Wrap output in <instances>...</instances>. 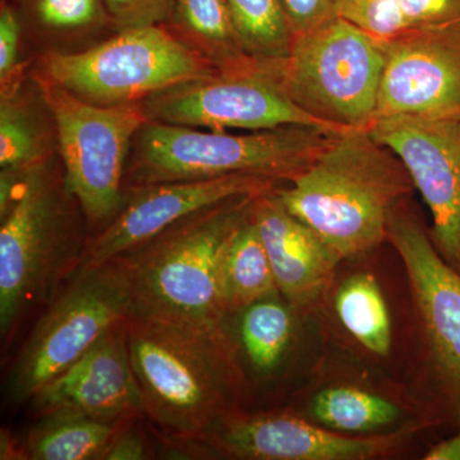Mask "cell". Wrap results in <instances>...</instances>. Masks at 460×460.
I'll use <instances>...</instances> for the list:
<instances>
[{"instance_id": "obj_8", "label": "cell", "mask_w": 460, "mask_h": 460, "mask_svg": "<svg viewBox=\"0 0 460 460\" xmlns=\"http://www.w3.org/2000/svg\"><path fill=\"white\" fill-rule=\"evenodd\" d=\"M53 117L66 190L91 226H105L124 198V174L136 133L147 122L141 104H91L36 75Z\"/></svg>"}, {"instance_id": "obj_20", "label": "cell", "mask_w": 460, "mask_h": 460, "mask_svg": "<svg viewBox=\"0 0 460 460\" xmlns=\"http://www.w3.org/2000/svg\"><path fill=\"white\" fill-rule=\"evenodd\" d=\"M41 419L22 445L25 459H102L115 435L133 420H107L68 413Z\"/></svg>"}, {"instance_id": "obj_27", "label": "cell", "mask_w": 460, "mask_h": 460, "mask_svg": "<svg viewBox=\"0 0 460 460\" xmlns=\"http://www.w3.org/2000/svg\"><path fill=\"white\" fill-rule=\"evenodd\" d=\"M338 17L361 27L381 41L407 32L399 0H335Z\"/></svg>"}, {"instance_id": "obj_19", "label": "cell", "mask_w": 460, "mask_h": 460, "mask_svg": "<svg viewBox=\"0 0 460 460\" xmlns=\"http://www.w3.org/2000/svg\"><path fill=\"white\" fill-rule=\"evenodd\" d=\"M165 26L217 69L252 58L241 47L226 0H174Z\"/></svg>"}, {"instance_id": "obj_5", "label": "cell", "mask_w": 460, "mask_h": 460, "mask_svg": "<svg viewBox=\"0 0 460 460\" xmlns=\"http://www.w3.org/2000/svg\"><path fill=\"white\" fill-rule=\"evenodd\" d=\"M65 178L50 160L27 172L11 210L0 217V332L8 341L33 305L49 301L83 256L69 233Z\"/></svg>"}, {"instance_id": "obj_6", "label": "cell", "mask_w": 460, "mask_h": 460, "mask_svg": "<svg viewBox=\"0 0 460 460\" xmlns=\"http://www.w3.org/2000/svg\"><path fill=\"white\" fill-rule=\"evenodd\" d=\"M384 65L383 41L341 17L296 36L288 57L272 60L287 95L339 131L376 120Z\"/></svg>"}, {"instance_id": "obj_32", "label": "cell", "mask_w": 460, "mask_h": 460, "mask_svg": "<svg viewBox=\"0 0 460 460\" xmlns=\"http://www.w3.org/2000/svg\"><path fill=\"white\" fill-rule=\"evenodd\" d=\"M129 420L126 426L109 444L102 459L107 460H142L150 458L148 445L145 436L138 431L136 426H132Z\"/></svg>"}, {"instance_id": "obj_25", "label": "cell", "mask_w": 460, "mask_h": 460, "mask_svg": "<svg viewBox=\"0 0 460 460\" xmlns=\"http://www.w3.org/2000/svg\"><path fill=\"white\" fill-rule=\"evenodd\" d=\"M238 40L247 56L259 60L288 57L293 35L279 0H226Z\"/></svg>"}, {"instance_id": "obj_21", "label": "cell", "mask_w": 460, "mask_h": 460, "mask_svg": "<svg viewBox=\"0 0 460 460\" xmlns=\"http://www.w3.org/2000/svg\"><path fill=\"white\" fill-rule=\"evenodd\" d=\"M44 109L23 90L22 81L2 90L0 168L30 171L51 159L53 138Z\"/></svg>"}, {"instance_id": "obj_26", "label": "cell", "mask_w": 460, "mask_h": 460, "mask_svg": "<svg viewBox=\"0 0 460 460\" xmlns=\"http://www.w3.org/2000/svg\"><path fill=\"white\" fill-rule=\"evenodd\" d=\"M23 25L54 36H75L113 26L105 0H12Z\"/></svg>"}, {"instance_id": "obj_15", "label": "cell", "mask_w": 460, "mask_h": 460, "mask_svg": "<svg viewBox=\"0 0 460 460\" xmlns=\"http://www.w3.org/2000/svg\"><path fill=\"white\" fill-rule=\"evenodd\" d=\"M394 434L347 436L289 414L224 417L195 443L217 453L250 460H370L394 454L410 438Z\"/></svg>"}, {"instance_id": "obj_10", "label": "cell", "mask_w": 460, "mask_h": 460, "mask_svg": "<svg viewBox=\"0 0 460 460\" xmlns=\"http://www.w3.org/2000/svg\"><path fill=\"white\" fill-rule=\"evenodd\" d=\"M140 104L148 120L190 128L255 132L307 126L343 132L299 108L278 80L272 60L255 58L162 91Z\"/></svg>"}, {"instance_id": "obj_30", "label": "cell", "mask_w": 460, "mask_h": 460, "mask_svg": "<svg viewBox=\"0 0 460 460\" xmlns=\"http://www.w3.org/2000/svg\"><path fill=\"white\" fill-rule=\"evenodd\" d=\"M407 31L459 25L460 0H399Z\"/></svg>"}, {"instance_id": "obj_2", "label": "cell", "mask_w": 460, "mask_h": 460, "mask_svg": "<svg viewBox=\"0 0 460 460\" xmlns=\"http://www.w3.org/2000/svg\"><path fill=\"white\" fill-rule=\"evenodd\" d=\"M255 198L230 199L192 215L115 259L128 283L132 316L224 332L220 263Z\"/></svg>"}, {"instance_id": "obj_24", "label": "cell", "mask_w": 460, "mask_h": 460, "mask_svg": "<svg viewBox=\"0 0 460 460\" xmlns=\"http://www.w3.org/2000/svg\"><path fill=\"white\" fill-rule=\"evenodd\" d=\"M293 332V319L287 305L274 296L261 299L242 311L239 337L252 367L270 374L279 366Z\"/></svg>"}, {"instance_id": "obj_13", "label": "cell", "mask_w": 460, "mask_h": 460, "mask_svg": "<svg viewBox=\"0 0 460 460\" xmlns=\"http://www.w3.org/2000/svg\"><path fill=\"white\" fill-rule=\"evenodd\" d=\"M370 132L407 169L431 214L435 247L460 272L459 120L381 118Z\"/></svg>"}, {"instance_id": "obj_7", "label": "cell", "mask_w": 460, "mask_h": 460, "mask_svg": "<svg viewBox=\"0 0 460 460\" xmlns=\"http://www.w3.org/2000/svg\"><path fill=\"white\" fill-rule=\"evenodd\" d=\"M117 31L86 50L47 54L39 75L91 104L118 107L217 71L165 25Z\"/></svg>"}, {"instance_id": "obj_16", "label": "cell", "mask_w": 460, "mask_h": 460, "mask_svg": "<svg viewBox=\"0 0 460 460\" xmlns=\"http://www.w3.org/2000/svg\"><path fill=\"white\" fill-rule=\"evenodd\" d=\"M30 402L41 417L68 413L122 420L144 413V399L129 357L127 320L109 330Z\"/></svg>"}, {"instance_id": "obj_1", "label": "cell", "mask_w": 460, "mask_h": 460, "mask_svg": "<svg viewBox=\"0 0 460 460\" xmlns=\"http://www.w3.org/2000/svg\"><path fill=\"white\" fill-rule=\"evenodd\" d=\"M413 189L399 157L370 129H348L275 195L343 260L385 241L390 214Z\"/></svg>"}, {"instance_id": "obj_4", "label": "cell", "mask_w": 460, "mask_h": 460, "mask_svg": "<svg viewBox=\"0 0 460 460\" xmlns=\"http://www.w3.org/2000/svg\"><path fill=\"white\" fill-rule=\"evenodd\" d=\"M335 135L307 126L232 133L147 120L133 138L124 189L239 174L290 181Z\"/></svg>"}, {"instance_id": "obj_11", "label": "cell", "mask_w": 460, "mask_h": 460, "mask_svg": "<svg viewBox=\"0 0 460 460\" xmlns=\"http://www.w3.org/2000/svg\"><path fill=\"white\" fill-rule=\"evenodd\" d=\"M387 241L407 270L426 356L445 419L460 429V272L445 261L420 220L402 208L392 211Z\"/></svg>"}, {"instance_id": "obj_31", "label": "cell", "mask_w": 460, "mask_h": 460, "mask_svg": "<svg viewBox=\"0 0 460 460\" xmlns=\"http://www.w3.org/2000/svg\"><path fill=\"white\" fill-rule=\"evenodd\" d=\"M279 2L293 39L314 31L338 17L335 0H279Z\"/></svg>"}, {"instance_id": "obj_3", "label": "cell", "mask_w": 460, "mask_h": 460, "mask_svg": "<svg viewBox=\"0 0 460 460\" xmlns=\"http://www.w3.org/2000/svg\"><path fill=\"white\" fill-rule=\"evenodd\" d=\"M127 332L144 413L163 431L195 443L230 414L237 374L226 332L135 316Z\"/></svg>"}, {"instance_id": "obj_18", "label": "cell", "mask_w": 460, "mask_h": 460, "mask_svg": "<svg viewBox=\"0 0 460 460\" xmlns=\"http://www.w3.org/2000/svg\"><path fill=\"white\" fill-rule=\"evenodd\" d=\"M220 301L224 313H242L248 305L279 292L270 260L250 214L233 233L220 263Z\"/></svg>"}, {"instance_id": "obj_22", "label": "cell", "mask_w": 460, "mask_h": 460, "mask_svg": "<svg viewBox=\"0 0 460 460\" xmlns=\"http://www.w3.org/2000/svg\"><path fill=\"white\" fill-rule=\"evenodd\" d=\"M335 310L341 325L366 349L381 357L390 352L392 321L376 278H348L338 289Z\"/></svg>"}, {"instance_id": "obj_23", "label": "cell", "mask_w": 460, "mask_h": 460, "mask_svg": "<svg viewBox=\"0 0 460 460\" xmlns=\"http://www.w3.org/2000/svg\"><path fill=\"white\" fill-rule=\"evenodd\" d=\"M311 413L325 428L347 434L376 431L401 417L394 402L353 386L321 390L311 402Z\"/></svg>"}, {"instance_id": "obj_14", "label": "cell", "mask_w": 460, "mask_h": 460, "mask_svg": "<svg viewBox=\"0 0 460 460\" xmlns=\"http://www.w3.org/2000/svg\"><path fill=\"white\" fill-rule=\"evenodd\" d=\"M383 47L376 120L411 117L460 122V23L411 30L383 41Z\"/></svg>"}, {"instance_id": "obj_9", "label": "cell", "mask_w": 460, "mask_h": 460, "mask_svg": "<svg viewBox=\"0 0 460 460\" xmlns=\"http://www.w3.org/2000/svg\"><path fill=\"white\" fill-rule=\"evenodd\" d=\"M132 316L131 295L122 266L111 261L75 271L74 279L50 302L4 381L12 404L36 393L77 362L100 338Z\"/></svg>"}, {"instance_id": "obj_28", "label": "cell", "mask_w": 460, "mask_h": 460, "mask_svg": "<svg viewBox=\"0 0 460 460\" xmlns=\"http://www.w3.org/2000/svg\"><path fill=\"white\" fill-rule=\"evenodd\" d=\"M22 20L12 0L0 5V83L2 90L21 83L20 45Z\"/></svg>"}, {"instance_id": "obj_34", "label": "cell", "mask_w": 460, "mask_h": 460, "mask_svg": "<svg viewBox=\"0 0 460 460\" xmlns=\"http://www.w3.org/2000/svg\"><path fill=\"white\" fill-rule=\"evenodd\" d=\"M0 458L2 459H25L22 445L17 447L16 440H12L11 435L2 434V447H0Z\"/></svg>"}, {"instance_id": "obj_29", "label": "cell", "mask_w": 460, "mask_h": 460, "mask_svg": "<svg viewBox=\"0 0 460 460\" xmlns=\"http://www.w3.org/2000/svg\"><path fill=\"white\" fill-rule=\"evenodd\" d=\"M111 23L117 30L166 25L174 0H105Z\"/></svg>"}, {"instance_id": "obj_17", "label": "cell", "mask_w": 460, "mask_h": 460, "mask_svg": "<svg viewBox=\"0 0 460 460\" xmlns=\"http://www.w3.org/2000/svg\"><path fill=\"white\" fill-rule=\"evenodd\" d=\"M275 190L253 199L251 217L268 252L278 289L290 305L304 307L323 295L341 259L281 205Z\"/></svg>"}, {"instance_id": "obj_33", "label": "cell", "mask_w": 460, "mask_h": 460, "mask_svg": "<svg viewBox=\"0 0 460 460\" xmlns=\"http://www.w3.org/2000/svg\"><path fill=\"white\" fill-rule=\"evenodd\" d=\"M426 460H460V429L456 434L435 444L426 453Z\"/></svg>"}, {"instance_id": "obj_12", "label": "cell", "mask_w": 460, "mask_h": 460, "mask_svg": "<svg viewBox=\"0 0 460 460\" xmlns=\"http://www.w3.org/2000/svg\"><path fill=\"white\" fill-rule=\"evenodd\" d=\"M275 189L277 181L242 174L124 189L122 206L113 219L84 244L75 271L107 265L144 246L181 220L214 206Z\"/></svg>"}]
</instances>
